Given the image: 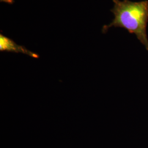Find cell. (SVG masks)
<instances>
[{"instance_id": "1", "label": "cell", "mask_w": 148, "mask_h": 148, "mask_svg": "<svg viewBox=\"0 0 148 148\" xmlns=\"http://www.w3.org/2000/svg\"><path fill=\"white\" fill-rule=\"evenodd\" d=\"M114 5L110 11L114 18L108 25L102 28L106 34L112 27L126 29L134 34L148 51L147 27L148 23V1L132 2L130 0H112Z\"/></svg>"}, {"instance_id": "2", "label": "cell", "mask_w": 148, "mask_h": 148, "mask_svg": "<svg viewBox=\"0 0 148 148\" xmlns=\"http://www.w3.org/2000/svg\"><path fill=\"white\" fill-rule=\"evenodd\" d=\"M0 50L1 51L23 53L34 58L38 57V56L37 54L32 52L23 46L17 45L12 40L3 35L1 34L0 35Z\"/></svg>"}]
</instances>
